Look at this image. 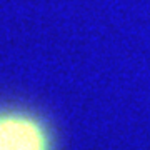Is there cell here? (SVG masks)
I'll list each match as a JSON object with an SVG mask.
<instances>
[{
    "label": "cell",
    "instance_id": "obj_1",
    "mask_svg": "<svg viewBox=\"0 0 150 150\" xmlns=\"http://www.w3.org/2000/svg\"><path fill=\"white\" fill-rule=\"evenodd\" d=\"M0 150H50V137L32 115L0 112Z\"/></svg>",
    "mask_w": 150,
    "mask_h": 150
}]
</instances>
